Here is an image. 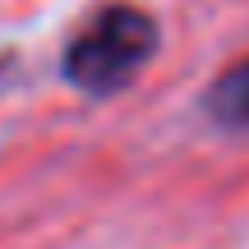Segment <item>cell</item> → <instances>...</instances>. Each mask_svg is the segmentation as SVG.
Returning a JSON list of instances; mask_svg holds the SVG:
<instances>
[{
    "instance_id": "cell-1",
    "label": "cell",
    "mask_w": 249,
    "mask_h": 249,
    "mask_svg": "<svg viewBox=\"0 0 249 249\" xmlns=\"http://www.w3.org/2000/svg\"><path fill=\"white\" fill-rule=\"evenodd\" d=\"M152 46H157V23L134 5H111L88 23V33L74 37V46L65 51V74L74 88L102 97L124 88L148 65Z\"/></svg>"
},
{
    "instance_id": "cell-2",
    "label": "cell",
    "mask_w": 249,
    "mask_h": 249,
    "mask_svg": "<svg viewBox=\"0 0 249 249\" xmlns=\"http://www.w3.org/2000/svg\"><path fill=\"white\" fill-rule=\"evenodd\" d=\"M213 111H217L226 124H249V65L231 70V74L213 88Z\"/></svg>"
}]
</instances>
